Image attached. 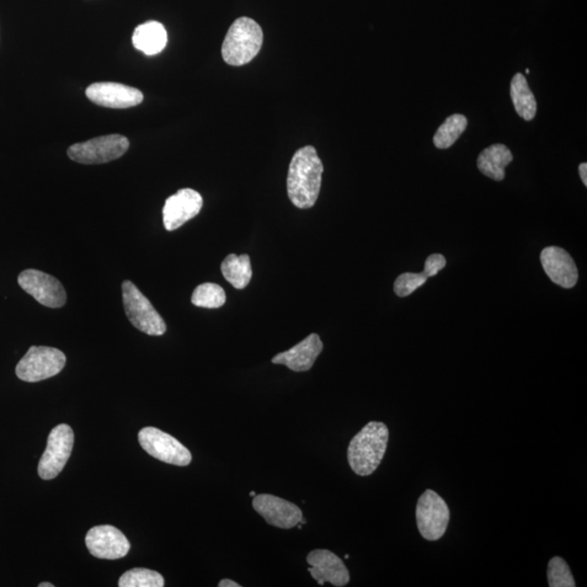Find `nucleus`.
I'll return each instance as SVG.
<instances>
[{"label": "nucleus", "instance_id": "nucleus-10", "mask_svg": "<svg viewBox=\"0 0 587 587\" xmlns=\"http://www.w3.org/2000/svg\"><path fill=\"white\" fill-rule=\"evenodd\" d=\"M18 283L23 291L42 306L57 309L66 305L65 287L55 276L40 270L29 269L21 272Z\"/></svg>", "mask_w": 587, "mask_h": 587}, {"label": "nucleus", "instance_id": "nucleus-20", "mask_svg": "<svg viewBox=\"0 0 587 587\" xmlns=\"http://www.w3.org/2000/svg\"><path fill=\"white\" fill-rule=\"evenodd\" d=\"M510 95L517 114L526 121L535 119L537 111L536 99L523 74L517 73L511 79Z\"/></svg>", "mask_w": 587, "mask_h": 587}, {"label": "nucleus", "instance_id": "nucleus-26", "mask_svg": "<svg viewBox=\"0 0 587 587\" xmlns=\"http://www.w3.org/2000/svg\"><path fill=\"white\" fill-rule=\"evenodd\" d=\"M428 280V276L423 274H404L400 275L395 281L394 291L399 297H407L419 287L423 286Z\"/></svg>", "mask_w": 587, "mask_h": 587}, {"label": "nucleus", "instance_id": "nucleus-16", "mask_svg": "<svg viewBox=\"0 0 587 587\" xmlns=\"http://www.w3.org/2000/svg\"><path fill=\"white\" fill-rule=\"evenodd\" d=\"M541 263L544 271L554 284L573 288L578 283V268L573 257L564 249L557 247L543 249Z\"/></svg>", "mask_w": 587, "mask_h": 587}, {"label": "nucleus", "instance_id": "nucleus-9", "mask_svg": "<svg viewBox=\"0 0 587 587\" xmlns=\"http://www.w3.org/2000/svg\"><path fill=\"white\" fill-rule=\"evenodd\" d=\"M138 442L144 451L158 461L186 467L191 462V453L172 435L153 426L144 428L138 433Z\"/></svg>", "mask_w": 587, "mask_h": 587}, {"label": "nucleus", "instance_id": "nucleus-15", "mask_svg": "<svg viewBox=\"0 0 587 587\" xmlns=\"http://www.w3.org/2000/svg\"><path fill=\"white\" fill-rule=\"evenodd\" d=\"M308 569L319 585L331 583L341 587L349 583L350 576L343 560L328 549H316L308 554Z\"/></svg>", "mask_w": 587, "mask_h": 587}, {"label": "nucleus", "instance_id": "nucleus-29", "mask_svg": "<svg viewBox=\"0 0 587 587\" xmlns=\"http://www.w3.org/2000/svg\"><path fill=\"white\" fill-rule=\"evenodd\" d=\"M219 587H241V584L237 583L232 580L224 579L218 584Z\"/></svg>", "mask_w": 587, "mask_h": 587}, {"label": "nucleus", "instance_id": "nucleus-2", "mask_svg": "<svg viewBox=\"0 0 587 587\" xmlns=\"http://www.w3.org/2000/svg\"><path fill=\"white\" fill-rule=\"evenodd\" d=\"M388 437L387 426L377 421H371L352 437L347 450L352 471L360 477L375 473L386 456Z\"/></svg>", "mask_w": 587, "mask_h": 587}, {"label": "nucleus", "instance_id": "nucleus-7", "mask_svg": "<svg viewBox=\"0 0 587 587\" xmlns=\"http://www.w3.org/2000/svg\"><path fill=\"white\" fill-rule=\"evenodd\" d=\"M415 517L420 535L424 540L434 542L444 536L450 523L451 511L439 494L434 490L426 489L418 500Z\"/></svg>", "mask_w": 587, "mask_h": 587}, {"label": "nucleus", "instance_id": "nucleus-14", "mask_svg": "<svg viewBox=\"0 0 587 587\" xmlns=\"http://www.w3.org/2000/svg\"><path fill=\"white\" fill-rule=\"evenodd\" d=\"M202 197L191 189H182L178 193L170 196L163 210V226L167 231L172 232L184 226L195 218L201 210Z\"/></svg>", "mask_w": 587, "mask_h": 587}, {"label": "nucleus", "instance_id": "nucleus-12", "mask_svg": "<svg viewBox=\"0 0 587 587\" xmlns=\"http://www.w3.org/2000/svg\"><path fill=\"white\" fill-rule=\"evenodd\" d=\"M253 507L268 525L284 530L297 526L303 517L300 507L275 495H256Z\"/></svg>", "mask_w": 587, "mask_h": 587}, {"label": "nucleus", "instance_id": "nucleus-17", "mask_svg": "<svg viewBox=\"0 0 587 587\" xmlns=\"http://www.w3.org/2000/svg\"><path fill=\"white\" fill-rule=\"evenodd\" d=\"M323 350L322 340L318 334H311L301 343L284 352H280L272 359V364L286 366L295 372L311 370Z\"/></svg>", "mask_w": 587, "mask_h": 587}, {"label": "nucleus", "instance_id": "nucleus-31", "mask_svg": "<svg viewBox=\"0 0 587 587\" xmlns=\"http://www.w3.org/2000/svg\"><path fill=\"white\" fill-rule=\"evenodd\" d=\"M249 495H250V496H253V498H255V496L257 495V494H256L255 492H250Z\"/></svg>", "mask_w": 587, "mask_h": 587}, {"label": "nucleus", "instance_id": "nucleus-5", "mask_svg": "<svg viewBox=\"0 0 587 587\" xmlns=\"http://www.w3.org/2000/svg\"><path fill=\"white\" fill-rule=\"evenodd\" d=\"M67 357L61 350L46 346H32L15 368L21 381L35 383L59 375Z\"/></svg>", "mask_w": 587, "mask_h": 587}, {"label": "nucleus", "instance_id": "nucleus-23", "mask_svg": "<svg viewBox=\"0 0 587 587\" xmlns=\"http://www.w3.org/2000/svg\"><path fill=\"white\" fill-rule=\"evenodd\" d=\"M226 302V292L215 283H204L197 286L191 295V303L196 307L217 309L222 307Z\"/></svg>", "mask_w": 587, "mask_h": 587}, {"label": "nucleus", "instance_id": "nucleus-25", "mask_svg": "<svg viewBox=\"0 0 587 587\" xmlns=\"http://www.w3.org/2000/svg\"><path fill=\"white\" fill-rule=\"evenodd\" d=\"M548 585L551 587H575V581L567 563L562 557H554L548 564Z\"/></svg>", "mask_w": 587, "mask_h": 587}, {"label": "nucleus", "instance_id": "nucleus-6", "mask_svg": "<svg viewBox=\"0 0 587 587\" xmlns=\"http://www.w3.org/2000/svg\"><path fill=\"white\" fill-rule=\"evenodd\" d=\"M130 142L124 135H110L74 144L68 148V156L81 164H103L119 159L129 151Z\"/></svg>", "mask_w": 587, "mask_h": 587}, {"label": "nucleus", "instance_id": "nucleus-13", "mask_svg": "<svg viewBox=\"0 0 587 587\" xmlns=\"http://www.w3.org/2000/svg\"><path fill=\"white\" fill-rule=\"evenodd\" d=\"M87 98L92 103L112 109H126L143 103L140 89L114 82H98L89 85Z\"/></svg>", "mask_w": 587, "mask_h": 587}, {"label": "nucleus", "instance_id": "nucleus-11", "mask_svg": "<svg viewBox=\"0 0 587 587\" xmlns=\"http://www.w3.org/2000/svg\"><path fill=\"white\" fill-rule=\"evenodd\" d=\"M89 552L99 559H120L130 552L131 544L119 528L98 526L90 528L85 537Z\"/></svg>", "mask_w": 587, "mask_h": 587}, {"label": "nucleus", "instance_id": "nucleus-19", "mask_svg": "<svg viewBox=\"0 0 587 587\" xmlns=\"http://www.w3.org/2000/svg\"><path fill=\"white\" fill-rule=\"evenodd\" d=\"M514 156L510 149L503 144H494L480 154L478 158V168L484 175L494 181H503L505 179V169Z\"/></svg>", "mask_w": 587, "mask_h": 587}, {"label": "nucleus", "instance_id": "nucleus-21", "mask_svg": "<svg viewBox=\"0 0 587 587\" xmlns=\"http://www.w3.org/2000/svg\"><path fill=\"white\" fill-rule=\"evenodd\" d=\"M221 271L224 279L238 290H243V288L247 287L253 276L252 265H250L248 255H228L223 260Z\"/></svg>", "mask_w": 587, "mask_h": 587}, {"label": "nucleus", "instance_id": "nucleus-18", "mask_svg": "<svg viewBox=\"0 0 587 587\" xmlns=\"http://www.w3.org/2000/svg\"><path fill=\"white\" fill-rule=\"evenodd\" d=\"M133 45L136 50L147 56L158 55L164 50L168 42L167 31L163 24L157 21L138 25L132 37Z\"/></svg>", "mask_w": 587, "mask_h": 587}, {"label": "nucleus", "instance_id": "nucleus-3", "mask_svg": "<svg viewBox=\"0 0 587 587\" xmlns=\"http://www.w3.org/2000/svg\"><path fill=\"white\" fill-rule=\"evenodd\" d=\"M264 42V32L253 19L242 17L228 29L222 44L223 61L229 66L247 65L258 55Z\"/></svg>", "mask_w": 587, "mask_h": 587}, {"label": "nucleus", "instance_id": "nucleus-4", "mask_svg": "<svg viewBox=\"0 0 587 587\" xmlns=\"http://www.w3.org/2000/svg\"><path fill=\"white\" fill-rule=\"evenodd\" d=\"M122 297L126 317L133 327L151 336H162L167 331L164 320L135 283H122Z\"/></svg>", "mask_w": 587, "mask_h": 587}, {"label": "nucleus", "instance_id": "nucleus-8", "mask_svg": "<svg viewBox=\"0 0 587 587\" xmlns=\"http://www.w3.org/2000/svg\"><path fill=\"white\" fill-rule=\"evenodd\" d=\"M74 445L71 426L59 424L48 435L47 446L40 459L39 476L42 480H52L61 474L70 458Z\"/></svg>", "mask_w": 587, "mask_h": 587}, {"label": "nucleus", "instance_id": "nucleus-1", "mask_svg": "<svg viewBox=\"0 0 587 587\" xmlns=\"http://www.w3.org/2000/svg\"><path fill=\"white\" fill-rule=\"evenodd\" d=\"M323 164L316 148L305 146L294 154L288 169L287 194L292 204L309 210L316 204L321 189Z\"/></svg>", "mask_w": 587, "mask_h": 587}, {"label": "nucleus", "instance_id": "nucleus-27", "mask_svg": "<svg viewBox=\"0 0 587 587\" xmlns=\"http://www.w3.org/2000/svg\"><path fill=\"white\" fill-rule=\"evenodd\" d=\"M446 266V259L441 254L431 255L425 261L424 274L428 277L435 276Z\"/></svg>", "mask_w": 587, "mask_h": 587}, {"label": "nucleus", "instance_id": "nucleus-28", "mask_svg": "<svg viewBox=\"0 0 587 587\" xmlns=\"http://www.w3.org/2000/svg\"><path fill=\"white\" fill-rule=\"evenodd\" d=\"M579 172L581 176L582 182L587 186V163H583L580 164Z\"/></svg>", "mask_w": 587, "mask_h": 587}, {"label": "nucleus", "instance_id": "nucleus-24", "mask_svg": "<svg viewBox=\"0 0 587 587\" xmlns=\"http://www.w3.org/2000/svg\"><path fill=\"white\" fill-rule=\"evenodd\" d=\"M120 587H163L164 579L157 571L135 568L126 571L119 580Z\"/></svg>", "mask_w": 587, "mask_h": 587}, {"label": "nucleus", "instance_id": "nucleus-30", "mask_svg": "<svg viewBox=\"0 0 587 587\" xmlns=\"http://www.w3.org/2000/svg\"><path fill=\"white\" fill-rule=\"evenodd\" d=\"M53 586H55V585H53L51 583H48V582H44V583H41L39 585V587H53Z\"/></svg>", "mask_w": 587, "mask_h": 587}, {"label": "nucleus", "instance_id": "nucleus-22", "mask_svg": "<svg viewBox=\"0 0 587 587\" xmlns=\"http://www.w3.org/2000/svg\"><path fill=\"white\" fill-rule=\"evenodd\" d=\"M468 126L467 117L462 115L448 116L444 124L436 131L434 145L440 149L450 148L455 144Z\"/></svg>", "mask_w": 587, "mask_h": 587}]
</instances>
